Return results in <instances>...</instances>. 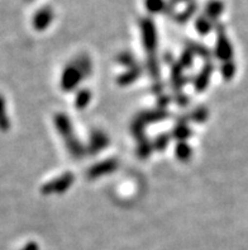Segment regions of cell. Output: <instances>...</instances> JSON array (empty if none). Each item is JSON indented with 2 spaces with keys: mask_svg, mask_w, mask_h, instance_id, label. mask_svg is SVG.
Instances as JSON below:
<instances>
[{
  "mask_svg": "<svg viewBox=\"0 0 248 250\" xmlns=\"http://www.w3.org/2000/svg\"><path fill=\"white\" fill-rule=\"evenodd\" d=\"M223 9H224V5L220 0H210V1L208 3L205 12H207L208 18L211 21V19H217L218 17L222 14Z\"/></svg>",
  "mask_w": 248,
  "mask_h": 250,
  "instance_id": "obj_7",
  "label": "cell"
},
{
  "mask_svg": "<svg viewBox=\"0 0 248 250\" xmlns=\"http://www.w3.org/2000/svg\"><path fill=\"white\" fill-rule=\"evenodd\" d=\"M82 78V73L75 65H70L62 74L61 78V85L65 90H71L80 83Z\"/></svg>",
  "mask_w": 248,
  "mask_h": 250,
  "instance_id": "obj_2",
  "label": "cell"
},
{
  "mask_svg": "<svg viewBox=\"0 0 248 250\" xmlns=\"http://www.w3.org/2000/svg\"><path fill=\"white\" fill-rule=\"evenodd\" d=\"M211 21L209 18H208L207 16H203V17H199L198 19H196V22H195V28H196V31L199 32V33H201V35H205V33H209V32L211 31Z\"/></svg>",
  "mask_w": 248,
  "mask_h": 250,
  "instance_id": "obj_8",
  "label": "cell"
},
{
  "mask_svg": "<svg viewBox=\"0 0 248 250\" xmlns=\"http://www.w3.org/2000/svg\"><path fill=\"white\" fill-rule=\"evenodd\" d=\"M190 149H189V146H184V145H180V147L177 149V156H179L181 160H188L190 158Z\"/></svg>",
  "mask_w": 248,
  "mask_h": 250,
  "instance_id": "obj_12",
  "label": "cell"
},
{
  "mask_svg": "<svg viewBox=\"0 0 248 250\" xmlns=\"http://www.w3.org/2000/svg\"><path fill=\"white\" fill-rule=\"evenodd\" d=\"M116 167L115 160H107V162L100 163L99 165L94 167V168L90 170V177H99L101 174H107V173H110L112 170H114Z\"/></svg>",
  "mask_w": 248,
  "mask_h": 250,
  "instance_id": "obj_6",
  "label": "cell"
},
{
  "mask_svg": "<svg viewBox=\"0 0 248 250\" xmlns=\"http://www.w3.org/2000/svg\"><path fill=\"white\" fill-rule=\"evenodd\" d=\"M100 143L103 145H107V136H104L101 133H96L94 137H93V141H91V147L95 150V151H99L100 149H103V146L100 145Z\"/></svg>",
  "mask_w": 248,
  "mask_h": 250,
  "instance_id": "obj_11",
  "label": "cell"
},
{
  "mask_svg": "<svg viewBox=\"0 0 248 250\" xmlns=\"http://www.w3.org/2000/svg\"><path fill=\"white\" fill-rule=\"evenodd\" d=\"M74 182V177L71 174H65L62 177H60L58 179L54 181L52 183L48 186L50 189L55 193H60V192H63V190H66L67 188L71 186V183Z\"/></svg>",
  "mask_w": 248,
  "mask_h": 250,
  "instance_id": "obj_4",
  "label": "cell"
},
{
  "mask_svg": "<svg viewBox=\"0 0 248 250\" xmlns=\"http://www.w3.org/2000/svg\"><path fill=\"white\" fill-rule=\"evenodd\" d=\"M145 6L150 13H160L166 8L165 0H145Z\"/></svg>",
  "mask_w": 248,
  "mask_h": 250,
  "instance_id": "obj_9",
  "label": "cell"
},
{
  "mask_svg": "<svg viewBox=\"0 0 248 250\" xmlns=\"http://www.w3.org/2000/svg\"><path fill=\"white\" fill-rule=\"evenodd\" d=\"M90 93L88 90H82L81 93H79L77 95V98H76V107L79 108V109H82L88 105L89 101H90Z\"/></svg>",
  "mask_w": 248,
  "mask_h": 250,
  "instance_id": "obj_10",
  "label": "cell"
},
{
  "mask_svg": "<svg viewBox=\"0 0 248 250\" xmlns=\"http://www.w3.org/2000/svg\"><path fill=\"white\" fill-rule=\"evenodd\" d=\"M141 35L145 48L154 50L157 43V32H156L153 22L150 18H145L141 22Z\"/></svg>",
  "mask_w": 248,
  "mask_h": 250,
  "instance_id": "obj_1",
  "label": "cell"
},
{
  "mask_svg": "<svg viewBox=\"0 0 248 250\" xmlns=\"http://www.w3.org/2000/svg\"><path fill=\"white\" fill-rule=\"evenodd\" d=\"M27 250H37V245H31Z\"/></svg>",
  "mask_w": 248,
  "mask_h": 250,
  "instance_id": "obj_13",
  "label": "cell"
},
{
  "mask_svg": "<svg viewBox=\"0 0 248 250\" xmlns=\"http://www.w3.org/2000/svg\"><path fill=\"white\" fill-rule=\"evenodd\" d=\"M217 55L220 59H229L230 54H232V47H230V43L228 41V38L224 35L219 36V40H218L217 43Z\"/></svg>",
  "mask_w": 248,
  "mask_h": 250,
  "instance_id": "obj_5",
  "label": "cell"
},
{
  "mask_svg": "<svg viewBox=\"0 0 248 250\" xmlns=\"http://www.w3.org/2000/svg\"><path fill=\"white\" fill-rule=\"evenodd\" d=\"M52 21H54V12L50 6H44L36 13L35 18H33V27L38 31H43L51 24Z\"/></svg>",
  "mask_w": 248,
  "mask_h": 250,
  "instance_id": "obj_3",
  "label": "cell"
}]
</instances>
